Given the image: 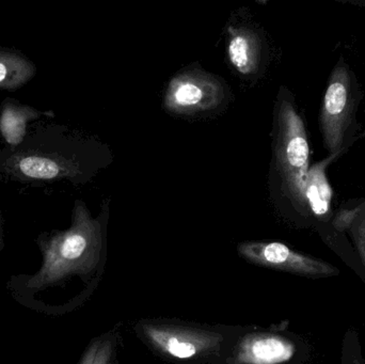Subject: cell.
Segmentation results:
<instances>
[{
	"instance_id": "6da1fadb",
	"label": "cell",
	"mask_w": 365,
	"mask_h": 364,
	"mask_svg": "<svg viewBox=\"0 0 365 364\" xmlns=\"http://www.w3.org/2000/svg\"><path fill=\"white\" fill-rule=\"evenodd\" d=\"M43 263L27 286L43 290L72 276H88L100 262L103 247L102 227L83 203H77L68 230L57 232L40 244Z\"/></svg>"
},
{
	"instance_id": "7a4b0ae2",
	"label": "cell",
	"mask_w": 365,
	"mask_h": 364,
	"mask_svg": "<svg viewBox=\"0 0 365 364\" xmlns=\"http://www.w3.org/2000/svg\"><path fill=\"white\" fill-rule=\"evenodd\" d=\"M276 122L274 158L283 194L299 215L310 218L307 199L310 143L304 118L289 95L283 94L279 102Z\"/></svg>"
},
{
	"instance_id": "3957f363",
	"label": "cell",
	"mask_w": 365,
	"mask_h": 364,
	"mask_svg": "<svg viewBox=\"0 0 365 364\" xmlns=\"http://www.w3.org/2000/svg\"><path fill=\"white\" fill-rule=\"evenodd\" d=\"M362 96L355 73L340 57L328 79L319 113V130L328 155L346 153L362 136L357 119Z\"/></svg>"
},
{
	"instance_id": "277c9868",
	"label": "cell",
	"mask_w": 365,
	"mask_h": 364,
	"mask_svg": "<svg viewBox=\"0 0 365 364\" xmlns=\"http://www.w3.org/2000/svg\"><path fill=\"white\" fill-rule=\"evenodd\" d=\"M138 331L156 352L179 360L216 354L223 342L222 336L216 331L184 325L141 322Z\"/></svg>"
},
{
	"instance_id": "5b68a950",
	"label": "cell",
	"mask_w": 365,
	"mask_h": 364,
	"mask_svg": "<svg viewBox=\"0 0 365 364\" xmlns=\"http://www.w3.org/2000/svg\"><path fill=\"white\" fill-rule=\"evenodd\" d=\"M238 254L249 263L274 271L309 278L338 275L336 267L319 259L300 254L278 241H245L238 245Z\"/></svg>"
},
{
	"instance_id": "8992f818",
	"label": "cell",
	"mask_w": 365,
	"mask_h": 364,
	"mask_svg": "<svg viewBox=\"0 0 365 364\" xmlns=\"http://www.w3.org/2000/svg\"><path fill=\"white\" fill-rule=\"evenodd\" d=\"M225 96L222 83L202 72H187L173 77L165 95L171 113L191 115L216 108Z\"/></svg>"
},
{
	"instance_id": "52a82bcc",
	"label": "cell",
	"mask_w": 365,
	"mask_h": 364,
	"mask_svg": "<svg viewBox=\"0 0 365 364\" xmlns=\"http://www.w3.org/2000/svg\"><path fill=\"white\" fill-rule=\"evenodd\" d=\"M296 346L282 336L252 333L238 341L234 364H282L295 356Z\"/></svg>"
},
{
	"instance_id": "ba28073f",
	"label": "cell",
	"mask_w": 365,
	"mask_h": 364,
	"mask_svg": "<svg viewBox=\"0 0 365 364\" xmlns=\"http://www.w3.org/2000/svg\"><path fill=\"white\" fill-rule=\"evenodd\" d=\"M341 155H328L325 160L311 165L307 181V199L311 216L319 222L334 220L332 188L327 177V168Z\"/></svg>"
},
{
	"instance_id": "9c48e42d",
	"label": "cell",
	"mask_w": 365,
	"mask_h": 364,
	"mask_svg": "<svg viewBox=\"0 0 365 364\" xmlns=\"http://www.w3.org/2000/svg\"><path fill=\"white\" fill-rule=\"evenodd\" d=\"M229 53L232 66L244 75L257 71L259 60V41L257 34L246 28L231 29Z\"/></svg>"
},
{
	"instance_id": "30bf717a",
	"label": "cell",
	"mask_w": 365,
	"mask_h": 364,
	"mask_svg": "<svg viewBox=\"0 0 365 364\" xmlns=\"http://www.w3.org/2000/svg\"><path fill=\"white\" fill-rule=\"evenodd\" d=\"M36 68L23 56L11 51H0V88L15 89L34 76Z\"/></svg>"
},
{
	"instance_id": "8fae6325",
	"label": "cell",
	"mask_w": 365,
	"mask_h": 364,
	"mask_svg": "<svg viewBox=\"0 0 365 364\" xmlns=\"http://www.w3.org/2000/svg\"><path fill=\"white\" fill-rule=\"evenodd\" d=\"M36 117V110L29 107L4 104L0 118V130L11 145H19L25 135L26 123Z\"/></svg>"
},
{
	"instance_id": "7c38bea8",
	"label": "cell",
	"mask_w": 365,
	"mask_h": 364,
	"mask_svg": "<svg viewBox=\"0 0 365 364\" xmlns=\"http://www.w3.org/2000/svg\"><path fill=\"white\" fill-rule=\"evenodd\" d=\"M19 170L26 177L36 180L56 179L68 171L55 160L36 156L21 160Z\"/></svg>"
},
{
	"instance_id": "4fadbf2b",
	"label": "cell",
	"mask_w": 365,
	"mask_h": 364,
	"mask_svg": "<svg viewBox=\"0 0 365 364\" xmlns=\"http://www.w3.org/2000/svg\"><path fill=\"white\" fill-rule=\"evenodd\" d=\"M353 237L354 243L365 265V199L361 200L357 213L346 229Z\"/></svg>"
},
{
	"instance_id": "5bb4252c",
	"label": "cell",
	"mask_w": 365,
	"mask_h": 364,
	"mask_svg": "<svg viewBox=\"0 0 365 364\" xmlns=\"http://www.w3.org/2000/svg\"><path fill=\"white\" fill-rule=\"evenodd\" d=\"M98 339V350H96L93 364H113L115 355V338L104 336Z\"/></svg>"
},
{
	"instance_id": "9a60e30c",
	"label": "cell",
	"mask_w": 365,
	"mask_h": 364,
	"mask_svg": "<svg viewBox=\"0 0 365 364\" xmlns=\"http://www.w3.org/2000/svg\"><path fill=\"white\" fill-rule=\"evenodd\" d=\"M98 339L93 340L88 346L87 350L81 357L78 364H93L94 357H96V350H98Z\"/></svg>"
},
{
	"instance_id": "2e32d148",
	"label": "cell",
	"mask_w": 365,
	"mask_h": 364,
	"mask_svg": "<svg viewBox=\"0 0 365 364\" xmlns=\"http://www.w3.org/2000/svg\"><path fill=\"white\" fill-rule=\"evenodd\" d=\"M2 233H1V229H0V249L2 248Z\"/></svg>"
}]
</instances>
